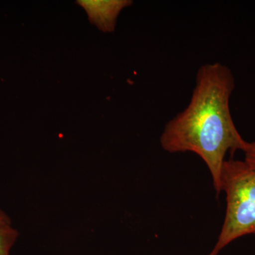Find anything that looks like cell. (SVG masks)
Masks as SVG:
<instances>
[{"label":"cell","mask_w":255,"mask_h":255,"mask_svg":"<svg viewBox=\"0 0 255 255\" xmlns=\"http://www.w3.org/2000/svg\"><path fill=\"white\" fill-rule=\"evenodd\" d=\"M235 84L233 73L226 65H201L189 105L166 124L159 139L166 152L199 155L209 169L218 195L226 154L243 152L248 144L238 132L230 110Z\"/></svg>","instance_id":"cell-1"},{"label":"cell","mask_w":255,"mask_h":255,"mask_svg":"<svg viewBox=\"0 0 255 255\" xmlns=\"http://www.w3.org/2000/svg\"><path fill=\"white\" fill-rule=\"evenodd\" d=\"M226 194L224 222L216 246L209 255H218L238 238L255 234V168L246 161L225 160L221 191Z\"/></svg>","instance_id":"cell-2"},{"label":"cell","mask_w":255,"mask_h":255,"mask_svg":"<svg viewBox=\"0 0 255 255\" xmlns=\"http://www.w3.org/2000/svg\"><path fill=\"white\" fill-rule=\"evenodd\" d=\"M130 0H80L77 3L85 9L89 19L104 32L114 31L122 10L132 4Z\"/></svg>","instance_id":"cell-3"},{"label":"cell","mask_w":255,"mask_h":255,"mask_svg":"<svg viewBox=\"0 0 255 255\" xmlns=\"http://www.w3.org/2000/svg\"><path fill=\"white\" fill-rule=\"evenodd\" d=\"M18 236L17 231L11 225L0 226V255H10Z\"/></svg>","instance_id":"cell-4"},{"label":"cell","mask_w":255,"mask_h":255,"mask_svg":"<svg viewBox=\"0 0 255 255\" xmlns=\"http://www.w3.org/2000/svg\"><path fill=\"white\" fill-rule=\"evenodd\" d=\"M245 153V161L255 168V141L248 142L243 151Z\"/></svg>","instance_id":"cell-5"},{"label":"cell","mask_w":255,"mask_h":255,"mask_svg":"<svg viewBox=\"0 0 255 255\" xmlns=\"http://www.w3.org/2000/svg\"><path fill=\"white\" fill-rule=\"evenodd\" d=\"M8 225H11L9 218L0 210V226H8Z\"/></svg>","instance_id":"cell-6"}]
</instances>
